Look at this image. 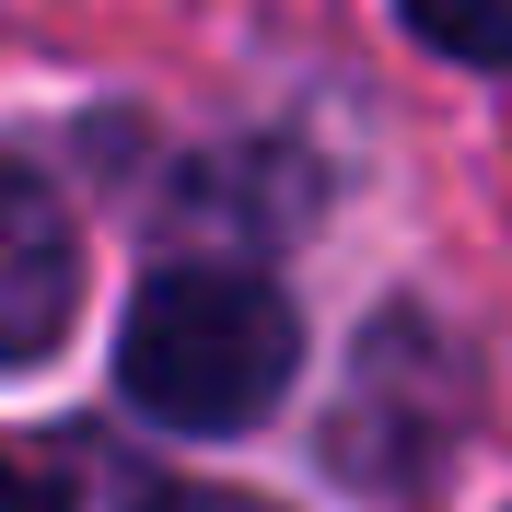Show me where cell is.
Instances as JSON below:
<instances>
[{"instance_id": "5b68a950", "label": "cell", "mask_w": 512, "mask_h": 512, "mask_svg": "<svg viewBox=\"0 0 512 512\" xmlns=\"http://www.w3.org/2000/svg\"><path fill=\"white\" fill-rule=\"evenodd\" d=\"M140 512H268V501H245V489H152Z\"/></svg>"}, {"instance_id": "277c9868", "label": "cell", "mask_w": 512, "mask_h": 512, "mask_svg": "<svg viewBox=\"0 0 512 512\" xmlns=\"http://www.w3.org/2000/svg\"><path fill=\"white\" fill-rule=\"evenodd\" d=\"M0 512H70V489L47 478L35 454H12V443H0Z\"/></svg>"}, {"instance_id": "3957f363", "label": "cell", "mask_w": 512, "mask_h": 512, "mask_svg": "<svg viewBox=\"0 0 512 512\" xmlns=\"http://www.w3.org/2000/svg\"><path fill=\"white\" fill-rule=\"evenodd\" d=\"M419 47H443L466 70H512V0H396Z\"/></svg>"}, {"instance_id": "7a4b0ae2", "label": "cell", "mask_w": 512, "mask_h": 512, "mask_svg": "<svg viewBox=\"0 0 512 512\" xmlns=\"http://www.w3.org/2000/svg\"><path fill=\"white\" fill-rule=\"evenodd\" d=\"M70 291H82V233L35 175H0V373L35 361L70 326Z\"/></svg>"}, {"instance_id": "6da1fadb", "label": "cell", "mask_w": 512, "mask_h": 512, "mask_svg": "<svg viewBox=\"0 0 512 512\" xmlns=\"http://www.w3.org/2000/svg\"><path fill=\"white\" fill-rule=\"evenodd\" d=\"M303 373V326L256 268H163L117 326V396L152 431H256Z\"/></svg>"}]
</instances>
